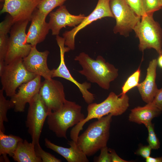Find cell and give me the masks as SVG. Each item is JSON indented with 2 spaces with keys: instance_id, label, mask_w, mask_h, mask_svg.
<instances>
[{
  "instance_id": "cell-32",
  "label": "cell",
  "mask_w": 162,
  "mask_h": 162,
  "mask_svg": "<svg viewBox=\"0 0 162 162\" xmlns=\"http://www.w3.org/2000/svg\"><path fill=\"white\" fill-rule=\"evenodd\" d=\"M99 155L96 157L94 159L95 162H111V156L107 146L101 148Z\"/></svg>"
},
{
  "instance_id": "cell-30",
  "label": "cell",
  "mask_w": 162,
  "mask_h": 162,
  "mask_svg": "<svg viewBox=\"0 0 162 162\" xmlns=\"http://www.w3.org/2000/svg\"><path fill=\"white\" fill-rule=\"evenodd\" d=\"M127 3L139 16L141 17L146 14L143 8L142 0H126Z\"/></svg>"
},
{
  "instance_id": "cell-7",
  "label": "cell",
  "mask_w": 162,
  "mask_h": 162,
  "mask_svg": "<svg viewBox=\"0 0 162 162\" xmlns=\"http://www.w3.org/2000/svg\"><path fill=\"white\" fill-rule=\"evenodd\" d=\"M29 106L26 121V126L35 145L39 143V139L46 119L52 111L47 107L39 92L28 103Z\"/></svg>"
},
{
  "instance_id": "cell-26",
  "label": "cell",
  "mask_w": 162,
  "mask_h": 162,
  "mask_svg": "<svg viewBox=\"0 0 162 162\" xmlns=\"http://www.w3.org/2000/svg\"><path fill=\"white\" fill-rule=\"evenodd\" d=\"M144 11L146 14H152L161 9L162 2L161 0H142Z\"/></svg>"
},
{
  "instance_id": "cell-28",
  "label": "cell",
  "mask_w": 162,
  "mask_h": 162,
  "mask_svg": "<svg viewBox=\"0 0 162 162\" xmlns=\"http://www.w3.org/2000/svg\"><path fill=\"white\" fill-rule=\"evenodd\" d=\"M146 127L147 128L148 132L147 141L149 145L152 149H158L160 147V143L155 133L154 124L151 122Z\"/></svg>"
},
{
  "instance_id": "cell-10",
  "label": "cell",
  "mask_w": 162,
  "mask_h": 162,
  "mask_svg": "<svg viewBox=\"0 0 162 162\" xmlns=\"http://www.w3.org/2000/svg\"><path fill=\"white\" fill-rule=\"evenodd\" d=\"M105 17L114 18L110 7V0H98L97 5L92 12L86 16L80 24L70 31H65L62 34L64 44L70 50L75 49V38L77 33L92 22Z\"/></svg>"
},
{
  "instance_id": "cell-20",
  "label": "cell",
  "mask_w": 162,
  "mask_h": 162,
  "mask_svg": "<svg viewBox=\"0 0 162 162\" xmlns=\"http://www.w3.org/2000/svg\"><path fill=\"white\" fill-rule=\"evenodd\" d=\"M161 112L152 102L143 106H138L131 110L128 119L131 122L143 124L146 127L152 119Z\"/></svg>"
},
{
  "instance_id": "cell-15",
  "label": "cell",
  "mask_w": 162,
  "mask_h": 162,
  "mask_svg": "<svg viewBox=\"0 0 162 162\" xmlns=\"http://www.w3.org/2000/svg\"><path fill=\"white\" fill-rule=\"evenodd\" d=\"M36 46H32L28 55L22 59L23 64L29 72L40 75L45 80L51 79L52 70L49 69L47 64L49 52L47 50L39 51Z\"/></svg>"
},
{
  "instance_id": "cell-12",
  "label": "cell",
  "mask_w": 162,
  "mask_h": 162,
  "mask_svg": "<svg viewBox=\"0 0 162 162\" xmlns=\"http://www.w3.org/2000/svg\"><path fill=\"white\" fill-rule=\"evenodd\" d=\"M42 0H4L1 14L7 13L14 23L30 21L32 15Z\"/></svg>"
},
{
  "instance_id": "cell-29",
  "label": "cell",
  "mask_w": 162,
  "mask_h": 162,
  "mask_svg": "<svg viewBox=\"0 0 162 162\" xmlns=\"http://www.w3.org/2000/svg\"><path fill=\"white\" fill-rule=\"evenodd\" d=\"M12 16L9 14L0 24V35H7L14 24Z\"/></svg>"
},
{
  "instance_id": "cell-34",
  "label": "cell",
  "mask_w": 162,
  "mask_h": 162,
  "mask_svg": "<svg viewBox=\"0 0 162 162\" xmlns=\"http://www.w3.org/2000/svg\"><path fill=\"white\" fill-rule=\"evenodd\" d=\"M161 111H162V87L158 89L152 102Z\"/></svg>"
},
{
  "instance_id": "cell-2",
  "label": "cell",
  "mask_w": 162,
  "mask_h": 162,
  "mask_svg": "<svg viewBox=\"0 0 162 162\" xmlns=\"http://www.w3.org/2000/svg\"><path fill=\"white\" fill-rule=\"evenodd\" d=\"M129 106V98L126 94L119 97L118 95L113 92H110L102 102L88 104L87 116L72 128L70 132L71 139L77 142L79 134L82 130L83 126L91 119H98L110 113L113 116L121 115L126 111Z\"/></svg>"
},
{
  "instance_id": "cell-21",
  "label": "cell",
  "mask_w": 162,
  "mask_h": 162,
  "mask_svg": "<svg viewBox=\"0 0 162 162\" xmlns=\"http://www.w3.org/2000/svg\"><path fill=\"white\" fill-rule=\"evenodd\" d=\"M14 160L17 162H42L35 150V144L25 140L20 142L13 156Z\"/></svg>"
},
{
  "instance_id": "cell-25",
  "label": "cell",
  "mask_w": 162,
  "mask_h": 162,
  "mask_svg": "<svg viewBox=\"0 0 162 162\" xmlns=\"http://www.w3.org/2000/svg\"><path fill=\"white\" fill-rule=\"evenodd\" d=\"M140 73L141 70L140 66L137 70L130 75L125 82L122 87V92L118 95L119 96L126 94L130 90L137 86L139 84Z\"/></svg>"
},
{
  "instance_id": "cell-19",
  "label": "cell",
  "mask_w": 162,
  "mask_h": 162,
  "mask_svg": "<svg viewBox=\"0 0 162 162\" xmlns=\"http://www.w3.org/2000/svg\"><path fill=\"white\" fill-rule=\"evenodd\" d=\"M45 145L50 149L63 157L68 162H88L87 156L80 148L77 142L73 140L69 141L68 144L70 147L65 148L57 145L47 138L44 140Z\"/></svg>"
},
{
  "instance_id": "cell-37",
  "label": "cell",
  "mask_w": 162,
  "mask_h": 162,
  "mask_svg": "<svg viewBox=\"0 0 162 162\" xmlns=\"http://www.w3.org/2000/svg\"><path fill=\"white\" fill-rule=\"evenodd\" d=\"M6 65L5 61H0V76L2 75L3 72Z\"/></svg>"
},
{
  "instance_id": "cell-11",
  "label": "cell",
  "mask_w": 162,
  "mask_h": 162,
  "mask_svg": "<svg viewBox=\"0 0 162 162\" xmlns=\"http://www.w3.org/2000/svg\"><path fill=\"white\" fill-rule=\"evenodd\" d=\"M39 93L47 107L52 111L59 109L66 100L63 84L52 78L44 79L41 82Z\"/></svg>"
},
{
  "instance_id": "cell-16",
  "label": "cell",
  "mask_w": 162,
  "mask_h": 162,
  "mask_svg": "<svg viewBox=\"0 0 162 162\" xmlns=\"http://www.w3.org/2000/svg\"><path fill=\"white\" fill-rule=\"evenodd\" d=\"M41 77L37 75L31 80L22 84L19 87L17 92L11 97L10 100L14 105L15 112H24L26 104L29 103L39 92L41 82Z\"/></svg>"
},
{
  "instance_id": "cell-35",
  "label": "cell",
  "mask_w": 162,
  "mask_h": 162,
  "mask_svg": "<svg viewBox=\"0 0 162 162\" xmlns=\"http://www.w3.org/2000/svg\"><path fill=\"white\" fill-rule=\"evenodd\" d=\"M110 153L111 162H128L129 161L123 160L120 158L116 154L115 151L113 149L109 148Z\"/></svg>"
},
{
  "instance_id": "cell-23",
  "label": "cell",
  "mask_w": 162,
  "mask_h": 162,
  "mask_svg": "<svg viewBox=\"0 0 162 162\" xmlns=\"http://www.w3.org/2000/svg\"><path fill=\"white\" fill-rule=\"evenodd\" d=\"M4 90H0V130L4 133V122H8L7 113L8 110L14 108V106L11 101L7 100L4 95Z\"/></svg>"
},
{
  "instance_id": "cell-8",
  "label": "cell",
  "mask_w": 162,
  "mask_h": 162,
  "mask_svg": "<svg viewBox=\"0 0 162 162\" xmlns=\"http://www.w3.org/2000/svg\"><path fill=\"white\" fill-rule=\"evenodd\" d=\"M29 21L15 23L11 28L5 62L6 64L23 59L30 53L32 46L27 43L26 29Z\"/></svg>"
},
{
  "instance_id": "cell-36",
  "label": "cell",
  "mask_w": 162,
  "mask_h": 162,
  "mask_svg": "<svg viewBox=\"0 0 162 162\" xmlns=\"http://www.w3.org/2000/svg\"><path fill=\"white\" fill-rule=\"evenodd\" d=\"M146 162H162V157L153 158L150 156L146 159Z\"/></svg>"
},
{
  "instance_id": "cell-1",
  "label": "cell",
  "mask_w": 162,
  "mask_h": 162,
  "mask_svg": "<svg viewBox=\"0 0 162 162\" xmlns=\"http://www.w3.org/2000/svg\"><path fill=\"white\" fill-rule=\"evenodd\" d=\"M74 60L78 61L82 68L78 71L79 73L85 76L88 80L97 84L104 89H109L110 82L118 75V69L106 62L100 56L95 60L82 52L75 57Z\"/></svg>"
},
{
  "instance_id": "cell-33",
  "label": "cell",
  "mask_w": 162,
  "mask_h": 162,
  "mask_svg": "<svg viewBox=\"0 0 162 162\" xmlns=\"http://www.w3.org/2000/svg\"><path fill=\"white\" fill-rule=\"evenodd\" d=\"M152 149L149 145L148 146H142L140 147L136 154L146 159L150 156Z\"/></svg>"
},
{
  "instance_id": "cell-3",
  "label": "cell",
  "mask_w": 162,
  "mask_h": 162,
  "mask_svg": "<svg viewBox=\"0 0 162 162\" xmlns=\"http://www.w3.org/2000/svg\"><path fill=\"white\" fill-rule=\"evenodd\" d=\"M112 116L110 113L98 119L90 124L83 133L78 136V146L87 157L94 155L107 146Z\"/></svg>"
},
{
  "instance_id": "cell-6",
  "label": "cell",
  "mask_w": 162,
  "mask_h": 162,
  "mask_svg": "<svg viewBox=\"0 0 162 162\" xmlns=\"http://www.w3.org/2000/svg\"><path fill=\"white\" fill-rule=\"evenodd\" d=\"M37 75L26 69L23 64L22 59L16 60L6 64L0 76L2 89L7 96L11 97L16 93L18 87Z\"/></svg>"
},
{
  "instance_id": "cell-22",
  "label": "cell",
  "mask_w": 162,
  "mask_h": 162,
  "mask_svg": "<svg viewBox=\"0 0 162 162\" xmlns=\"http://www.w3.org/2000/svg\"><path fill=\"white\" fill-rule=\"evenodd\" d=\"M23 139L12 134L6 135L0 130V155L6 161H9L7 155L12 157L18 143Z\"/></svg>"
},
{
  "instance_id": "cell-5",
  "label": "cell",
  "mask_w": 162,
  "mask_h": 162,
  "mask_svg": "<svg viewBox=\"0 0 162 162\" xmlns=\"http://www.w3.org/2000/svg\"><path fill=\"white\" fill-rule=\"evenodd\" d=\"M153 15V13L147 14L141 16L133 30L139 40L140 51L153 48L160 55L162 54V30L154 20Z\"/></svg>"
},
{
  "instance_id": "cell-24",
  "label": "cell",
  "mask_w": 162,
  "mask_h": 162,
  "mask_svg": "<svg viewBox=\"0 0 162 162\" xmlns=\"http://www.w3.org/2000/svg\"><path fill=\"white\" fill-rule=\"evenodd\" d=\"M67 0H42L37 7L39 11L47 16L53 9L63 5Z\"/></svg>"
},
{
  "instance_id": "cell-14",
  "label": "cell",
  "mask_w": 162,
  "mask_h": 162,
  "mask_svg": "<svg viewBox=\"0 0 162 162\" xmlns=\"http://www.w3.org/2000/svg\"><path fill=\"white\" fill-rule=\"evenodd\" d=\"M49 16L48 23L50 30L52 35L56 36L58 35L62 28L66 26L74 27L81 23L86 17L84 14L78 15L71 14L63 5L55 11L51 12Z\"/></svg>"
},
{
  "instance_id": "cell-38",
  "label": "cell",
  "mask_w": 162,
  "mask_h": 162,
  "mask_svg": "<svg viewBox=\"0 0 162 162\" xmlns=\"http://www.w3.org/2000/svg\"><path fill=\"white\" fill-rule=\"evenodd\" d=\"M158 65L162 68V54L159 55L157 59Z\"/></svg>"
},
{
  "instance_id": "cell-4",
  "label": "cell",
  "mask_w": 162,
  "mask_h": 162,
  "mask_svg": "<svg viewBox=\"0 0 162 162\" xmlns=\"http://www.w3.org/2000/svg\"><path fill=\"white\" fill-rule=\"evenodd\" d=\"M85 118L82 112V106L74 102L66 100L59 109L50 113L47 118V123L49 129L57 137L67 139L68 129Z\"/></svg>"
},
{
  "instance_id": "cell-18",
  "label": "cell",
  "mask_w": 162,
  "mask_h": 162,
  "mask_svg": "<svg viewBox=\"0 0 162 162\" xmlns=\"http://www.w3.org/2000/svg\"><path fill=\"white\" fill-rule=\"evenodd\" d=\"M157 65L156 59L149 62L145 79L137 86L142 100L147 104L152 102L158 89L155 82Z\"/></svg>"
},
{
  "instance_id": "cell-31",
  "label": "cell",
  "mask_w": 162,
  "mask_h": 162,
  "mask_svg": "<svg viewBox=\"0 0 162 162\" xmlns=\"http://www.w3.org/2000/svg\"><path fill=\"white\" fill-rule=\"evenodd\" d=\"M9 38L8 35H0V61L5 60L8 49Z\"/></svg>"
},
{
  "instance_id": "cell-39",
  "label": "cell",
  "mask_w": 162,
  "mask_h": 162,
  "mask_svg": "<svg viewBox=\"0 0 162 162\" xmlns=\"http://www.w3.org/2000/svg\"><path fill=\"white\" fill-rule=\"evenodd\" d=\"M161 0V1L162 2V0Z\"/></svg>"
},
{
  "instance_id": "cell-17",
  "label": "cell",
  "mask_w": 162,
  "mask_h": 162,
  "mask_svg": "<svg viewBox=\"0 0 162 162\" xmlns=\"http://www.w3.org/2000/svg\"><path fill=\"white\" fill-rule=\"evenodd\" d=\"M46 17L37 8L32 15L31 24L26 34L27 42L32 46L44 41L50 30L48 23L46 21Z\"/></svg>"
},
{
  "instance_id": "cell-9",
  "label": "cell",
  "mask_w": 162,
  "mask_h": 162,
  "mask_svg": "<svg viewBox=\"0 0 162 162\" xmlns=\"http://www.w3.org/2000/svg\"><path fill=\"white\" fill-rule=\"evenodd\" d=\"M110 5L116 21L114 33L128 36L141 17L136 14L126 0H110Z\"/></svg>"
},
{
  "instance_id": "cell-27",
  "label": "cell",
  "mask_w": 162,
  "mask_h": 162,
  "mask_svg": "<svg viewBox=\"0 0 162 162\" xmlns=\"http://www.w3.org/2000/svg\"><path fill=\"white\" fill-rule=\"evenodd\" d=\"M35 150L38 156L40 158L42 162H61L62 160L54 156L44 150L41 147L39 143L35 145Z\"/></svg>"
},
{
  "instance_id": "cell-13",
  "label": "cell",
  "mask_w": 162,
  "mask_h": 162,
  "mask_svg": "<svg viewBox=\"0 0 162 162\" xmlns=\"http://www.w3.org/2000/svg\"><path fill=\"white\" fill-rule=\"evenodd\" d=\"M64 44L62 43L58 44L60 51V63L57 68L52 70V78L61 77L72 82L78 88L86 102L88 104L92 103L94 100L95 98L94 94L88 90L91 87V84L87 82L80 83L72 76L66 65L64 57L65 53L70 50L68 47L64 46Z\"/></svg>"
}]
</instances>
